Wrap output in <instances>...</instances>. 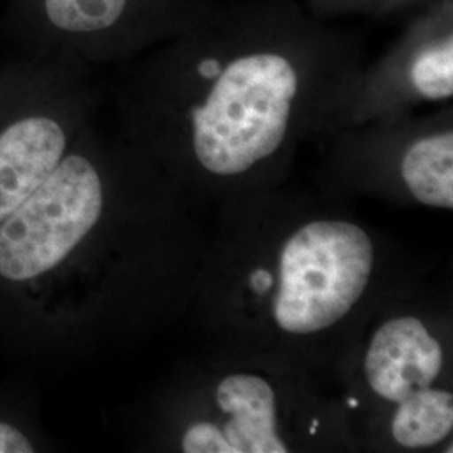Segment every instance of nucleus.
<instances>
[{
    "mask_svg": "<svg viewBox=\"0 0 453 453\" xmlns=\"http://www.w3.org/2000/svg\"><path fill=\"white\" fill-rule=\"evenodd\" d=\"M361 44L299 0H209L146 69L183 101L196 162L235 177L282 150L309 89L357 73Z\"/></svg>",
    "mask_w": 453,
    "mask_h": 453,
    "instance_id": "f257e3e1",
    "label": "nucleus"
},
{
    "mask_svg": "<svg viewBox=\"0 0 453 453\" xmlns=\"http://www.w3.org/2000/svg\"><path fill=\"white\" fill-rule=\"evenodd\" d=\"M209 0H7L5 27L34 58L127 59L181 33Z\"/></svg>",
    "mask_w": 453,
    "mask_h": 453,
    "instance_id": "f03ea898",
    "label": "nucleus"
},
{
    "mask_svg": "<svg viewBox=\"0 0 453 453\" xmlns=\"http://www.w3.org/2000/svg\"><path fill=\"white\" fill-rule=\"evenodd\" d=\"M372 259L370 237L353 224L319 220L299 228L280 254L275 321L292 334L338 323L366 289Z\"/></svg>",
    "mask_w": 453,
    "mask_h": 453,
    "instance_id": "7ed1b4c3",
    "label": "nucleus"
},
{
    "mask_svg": "<svg viewBox=\"0 0 453 453\" xmlns=\"http://www.w3.org/2000/svg\"><path fill=\"white\" fill-rule=\"evenodd\" d=\"M103 183L82 153H67L0 222V277L29 280L58 267L96 226Z\"/></svg>",
    "mask_w": 453,
    "mask_h": 453,
    "instance_id": "20e7f679",
    "label": "nucleus"
},
{
    "mask_svg": "<svg viewBox=\"0 0 453 453\" xmlns=\"http://www.w3.org/2000/svg\"><path fill=\"white\" fill-rule=\"evenodd\" d=\"M368 86L423 101L453 96V0H432L418 9L372 69Z\"/></svg>",
    "mask_w": 453,
    "mask_h": 453,
    "instance_id": "39448f33",
    "label": "nucleus"
},
{
    "mask_svg": "<svg viewBox=\"0 0 453 453\" xmlns=\"http://www.w3.org/2000/svg\"><path fill=\"white\" fill-rule=\"evenodd\" d=\"M61 108L44 103L22 106L0 118V222L48 179L69 145V121Z\"/></svg>",
    "mask_w": 453,
    "mask_h": 453,
    "instance_id": "423d86ee",
    "label": "nucleus"
},
{
    "mask_svg": "<svg viewBox=\"0 0 453 453\" xmlns=\"http://www.w3.org/2000/svg\"><path fill=\"white\" fill-rule=\"evenodd\" d=\"M441 368V346L415 318L383 324L374 333L365 359L372 391L393 403H402L410 395L430 388Z\"/></svg>",
    "mask_w": 453,
    "mask_h": 453,
    "instance_id": "0eeeda50",
    "label": "nucleus"
},
{
    "mask_svg": "<svg viewBox=\"0 0 453 453\" xmlns=\"http://www.w3.org/2000/svg\"><path fill=\"white\" fill-rule=\"evenodd\" d=\"M217 402L230 415L224 437L232 453H284L275 432V395L259 376L232 374L217 388Z\"/></svg>",
    "mask_w": 453,
    "mask_h": 453,
    "instance_id": "6e6552de",
    "label": "nucleus"
},
{
    "mask_svg": "<svg viewBox=\"0 0 453 453\" xmlns=\"http://www.w3.org/2000/svg\"><path fill=\"white\" fill-rule=\"evenodd\" d=\"M406 187L425 205L453 209V131L423 133L406 143L400 163Z\"/></svg>",
    "mask_w": 453,
    "mask_h": 453,
    "instance_id": "1a4fd4ad",
    "label": "nucleus"
},
{
    "mask_svg": "<svg viewBox=\"0 0 453 453\" xmlns=\"http://www.w3.org/2000/svg\"><path fill=\"white\" fill-rule=\"evenodd\" d=\"M393 417L391 432L395 440L408 447H434L453 428V396L449 391L423 388L410 395Z\"/></svg>",
    "mask_w": 453,
    "mask_h": 453,
    "instance_id": "9d476101",
    "label": "nucleus"
},
{
    "mask_svg": "<svg viewBox=\"0 0 453 453\" xmlns=\"http://www.w3.org/2000/svg\"><path fill=\"white\" fill-rule=\"evenodd\" d=\"M309 12L323 20L342 17H383L410 9H420L432 0H299Z\"/></svg>",
    "mask_w": 453,
    "mask_h": 453,
    "instance_id": "9b49d317",
    "label": "nucleus"
},
{
    "mask_svg": "<svg viewBox=\"0 0 453 453\" xmlns=\"http://www.w3.org/2000/svg\"><path fill=\"white\" fill-rule=\"evenodd\" d=\"M181 447L185 453H232L222 430L209 421L192 425L183 437Z\"/></svg>",
    "mask_w": 453,
    "mask_h": 453,
    "instance_id": "f8f14e48",
    "label": "nucleus"
},
{
    "mask_svg": "<svg viewBox=\"0 0 453 453\" xmlns=\"http://www.w3.org/2000/svg\"><path fill=\"white\" fill-rule=\"evenodd\" d=\"M33 443L9 423H0V453H31Z\"/></svg>",
    "mask_w": 453,
    "mask_h": 453,
    "instance_id": "ddd939ff",
    "label": "nucleus"
},
{
    "mask_svg": "<svg viewBox=\"0 0 453 453\" xmlns=\"http://www.w3.org/2000/svg\"><path fill=\"white\" fill-rule=\"evenodd\" d=\"M250 286L254 291L267 292L273 286V275L267 271H256L250 275Z\"/></svg>",
    "mask_w": 453,
    "mask_h": 453,
    "instance_id": "4468645a",
    "label": "nucleus"
}]
</instances>
